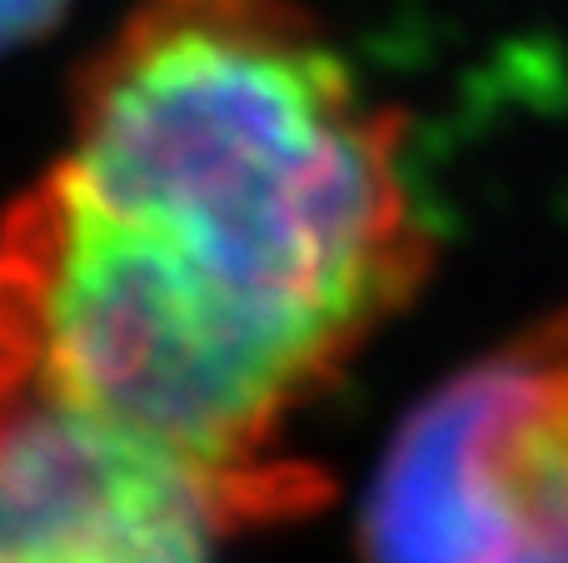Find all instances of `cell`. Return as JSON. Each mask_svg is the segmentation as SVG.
Here are the masks:
<instances>
[{"mask_svg":"<svg viewBox=\"0 0 568 563\" xmlns=\"http://www.w3.org/2000/svg\"><path fill=\"white\" fill-rule=\"evenodd\" d=\"M404 120L290 0H145L0 229L20 375L200 469L314 509L284 424L419 289Z\"/></svg>","mask_w":568,"mask_h":563,"instance_id":"cell-1","label":"cell"},{"mask_svg":"<svg viewBox=\"0 0 568 563\" xmlns=\"http://www.w3.org/2000/svg\"><path fill=\"white\" fill-rule=\"evenodd\" d=\"M364 563H568V309L404 419L364 504Z\"/></svg>","mask_w":568,"mask_h":563,"instance_id":"cell-2","label":"cell"},{"mask_svg":"<svg viewBox=\"0 0 568 563\" xmlns=\"http://www.w3.org/2000/svg\"><path fill=\"white\" fill-rule=\"evenodd\" d=\"M290 509L30 385L0 405V563H210Z\"/></svg>","mask_w":568,"mask_h":563,"instance_id":"cell-3","label":"cell"},{"mask_svg":"<svg viewBox=\"0 0 568 563\" xmlns=\"http://www.w3.org/2000/svg\"><path fill=\"white\" fill-rule=\"evenodd\" d=\"M70 0H0V55L50 35Z\"/></svg>","mask_w":568,"mask_h":563,"instance_id":"cell-4","label":"cell"}]
</instances>
